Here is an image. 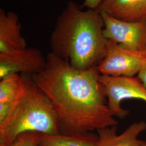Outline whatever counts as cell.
Listing matches in <instances>:
<instances>
[{
	"mask_svg": "<svg viewBox=\"0 0 146 146\" xmlns=\"http://www.w3.org/2000/svg\"><path fill=\"white\" fill-rule=\"evenodd\" d=\"M46 57V67L32 78L52 104L60 134H84L117 125L98 66L79 69L52 52Z\"/></svg>",
	"mask_w": 146,
	"mask_h": 146,
	"instance_id": "6da1fadb",
	"label": "cell"
},
{
	"mask_svg": "<svg viewBox=\"0 0 146 146\" xmlns=\"http://www.w3.org/2000/svg\"><path fill=\"white\" fill-rule=\"evenodd\" d=\"M104 29V22L99 11H84L70 1L58 16L51 34V52L74 68L87 69L98 66L107 48Z\"/></svg>",
	"mask_w": 146,
	"mask_h": 146,
	"instance_id": "7a4b0ae2",
	"label": "cell"
},
{
	"mask_svg": "<svg viewBox=\"0 0 146 146\" xmlns=\"http://www.w3.org/2000/svg\"><path fill=\"white\" fill-rule=\"evenodd\" d=\"M21 85L5 119L0 123V145L9 146L22 133L35 131L58 134L60 131L50 100L34 81L21 74Z\"/></svg>",
	"mask_w": 146,
	"mask_h": 146,
	"instance_id": "3957f363",
	"label": "cell"
},
{
	"mask_svg": "<svg viewBox=\"0 0 146 146\" xmlns=\"http://www.w3.org/2000/svg\"><path fill=\"white\" fill-rule=\"evenodd\" d=\"M99 80L107 99L110 111L114 117L124 119L129 114L121 104L127 99H139L146 102V87L138 77L111 76L100 74Z\"/></svg>",
	"mask_w": 146,
	"mask_h": 146,
	"instance_id": "277c9868",
	"label": "cell"
},
{
	"mask_svg": "<svg viewBox=\"0 0 146 146\" xmlns=\"http://www.w3.org/2000/svg\"><path fill=\"white\" fill-rule=\"evenodd\" d=\"M146 61V51L127 48L108 40L107 52L98 66L100 74L111 76H134Z\"/></svg>",
	"mask_w": 146,
	"mask_h": 146,
	"instance_id": "5b68a950",
	"label": "cell"
},
{
	"mask_svg": "<svg viewBox=\"0 0 146 146\" xmlns=\"http://www.w3.org/2000/svg\"><path fill=\"white\" fill-rule=\"evenodd\" d=\"M104 22L105 38L127 48L146 51V17L141 20L126 22L100 13Z\"/></svg>",
	"mask_w": 146,
	"mask_h": 146,
	"instance_id": "8992f818",
	"label": "cell"
},
{
	"mask_svg": "<svg viewBox=\"0 0 146 146\" xmlns=\"http://www.w3.org/2000/svg\"><path fill=\"white\" fill-rule=\"evenodd\" d=\"M46 64L47 57L34 47L0 54V78L13 74L33 75L42 71Z\"/></svg>",
	"mask_w": 146,
	"mask_h": 146,
	"instance_id": "52a82bcc",
	"label": "cell"
},
{
	"mask_svg": "<svg viewBox=\"0 0 146 146\" xmlns=\"http://www.w3.org/2000/svg\"><path fill=\"white\" fill-rule=\"evenodd\" d=\"M22 25L17 14L0 9V54L11 52L27 47L22 36Z\"/></svg>",
	"mask_w": 146,
	"mask_h": 146,
	"instance_id": "ba28073f",
	"label": "cell"
},
{
	"mask_svg": "<svg viewBox=\"0 0 146 146\" xmlns=\"http://www.w3.org/2000/svg\"><path fill=\"white\" fill-rule=\"evenodd\" d=\"M146 130V122H135L128 126L120 134L117 126L106 127L98 131L99 140L97 146H140L143 141L140 135Z\"/></svg>",
	"mask_w": 146,
	"mask_h": 146,
	"instance_id": "9c48e42d",
	"label": "cell"
},
{
	"mask_svg": "<svg viewBox=\"0 0 146 146\" xmlns=\"http://www.w3.org/2000/svg\"><path fill=\"white\" fill-rule=\"evenodd\" d=\"M98 10L121 21H139L146 17V0H104Z\"/></svg>",
	"mask_w": 146,
	"mask_h": 146,
	"instance_id": "30bf717a",
	"label": "cell"
},
{
	"mask_svg": "<svg viewBox=\"0 0 146 146\" xmlns=\"http://www.w3.org/2000/svg\"><path fill=\"white\" fill-rule=\"evenodd\" d=\"M98 134L90 132L74 135L45 134L39 133L40 146H97Z\"/></svg>",
	"mask_w": 146,
	"mask_h": 146,
	"instance_id": "8fae6325",
	"label": "cell"
},
{
	"mask_svg": "<svg viewBox=\"0 0 146 146\" xmlns=\"http://www.w3.org/2000/svg\"><path fill=\"white\" fill-rule=\"evenodd\" d=\"M21 74H13L1 78L0 104H11L21 85Z\"/></svg>",
	"mask_w": 146,
	"mask_h": 146,
	"instance_id": "7c38bea8",
	"label": "cell"
},
{
	"mask_svg": "<svg viewBox=\"0 0 146 146\" xmlns=\"http://www.w3.org/2000/svg\"><path fill=\"white\" fill-rule=\"evenodd\" d=\"M38 135V133L35 131L25 132L18 136L11 145L0 146H39Z\"/></svg>",
	"mask_w": 146,
	"mask_h": 146,
	"instance_id": "4fadbf2b",
	"label": "cell"
},
{
	"mask_svg": "<svg viewBox=\"0 0 146 146\" xmlns=\"http://www.w3.org/2000/svg\"><path fill=\"white\" fill-rule=\"evenodd\" d=\"M104 0H84L82 8H86L87 9H98Z\"/></svg>",
	"mask_w": 146,
	"mask_h": 146,
	"instance_id": "5bb4252c",
	"label": "cell"
},
{
	"mask_svg": "<svg viewBox=\"0 0 146 146\" xmlns=\"http://www.w3.org/2000/svg\"><path fill=\"white\" fill-rule=\"evenodd\" d=\"M137 77L140 78L141 82L146 87V62L145 63L143 67L141 69L140 72L138 74Z\"/></svg>",
	"mask_w": 146,
	"mask_h": 146,
	"instance_id": "9a60e30c",
	"label": "cell"
},
{
	"mask_svg": "<svg viewBox=\"0 0 146 146\" xmlns=\"http://www.w3.org/2000/svg\"><path fill=\"white\" fill-rule=\"evenodd\" d=\"M140 146H146V140L145 141H143L142 143Z\"/></svg>",
	"mask_w": 146,
	"mask_h": 146,
	"instance_id": "2e32d148",
	"label": "cell"
},
{
	"mask_svg": "<svg viewBox=\"0 0 146 146\" xmlns=\"http://www.w3.org/2000/svg\"><path fill=\"white\" fill-rule=\"evenodd\" d=\"M22 1H27V0H22Z\"/></svg>",
	"mask_w": 146,
	"mask_h": 146,
	"instance_id": "e0dca14e",
	"label": "cell"
},
{
	"mask_svg": "<svg viewBox=\"0 0 146 146\" xmlns=\"http://www.w3.org/2000/svg\"><path fill=\"white\" fill-rule=\"evenodd\" d=\"M39 146H40V145H39Z\"/></svg>",
	"mask_w": 146,
	"mask_h": 146,
	"instance_id": "ac0fdd59",
	"label": "cell"
}]
</instances>
